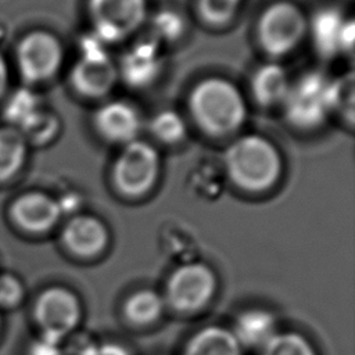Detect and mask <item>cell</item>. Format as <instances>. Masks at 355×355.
<instances>
[{
  "mask_svg": "<svg viewBox=\"0 0 355 355\" xmlns=\"http://www.w3.org/2000/svg\"><path fill=\"white\" fill-rule=\"evenodd\" d=\"M189 108L196 123L212 136L237 132L247 116L245 101L239 87L218 76L202 79L193 87Z\"/></svg>",
  "mask_w": 355,
  "mask_h": 355,
  "instance_id": "cell-1",
  "label": "cell"
},
{
  "mask_svg": "<svg viewBox=\"0 0 355 355\" xmlns=\"http://www.w3.org/2000/svg\"><path fill=\"white\" fill-rule=\"evenodd\" d=\"M225 169L230 180L245 191H265L282 175V157L275 144L261 135L237 137L225 151Z\"/></svg>",
  "mask_w": 355,
  "mask_h": 355,
  "instance_id": "cell-2",
  "label": "cell"
},
{
  "mask_svg": "<svg viewBox=\"0 0 355 355\" xmlns=\"http://www.w3.org/2000/svg\"><path fill=\"white\" fill-rule=\"evenodd\" d=\"M336 94L337 80L320 71H308L291 80L282 107L291 125L313 129L336 111Z\"/></svg>",
  "mask_w": 355,
  "mask_h": 355,
  "instance_id": "cell-3",
  "label": "cell"
},
{
  "mask_svg": "<svg viewBox=\"0 0 355 355\" xmlns=\"http://www.w3.org/2000/svg\"><path fill=\"white\" fill-rule=\"evenodd\" d=\"M31 315L39 336L65 343L80 320V301L72 290L64 286H50L35 297Z\"/></svg>",
  "mask_w": 355,
  "mask_h": 355,
  "instance_id": "cell-4",
  "label": "cell"
},
{
  "mask_svg": "<svg viewBox=\"0 0 355 355\" xmlns=\"http://www.w3.org/2000/svg\"><path fill=\"white\" fill-rule=\"evenodd\" d=\"M308 21L301 8L290 1H276L263 10L257 25V37L272 57L291 53L305 37Z\"/></svg>",
  "mask_w": 355,
  "mask_h": 355,
  "instance_id": "cell-5",
  "label": "cell"
},
{
  "mask_svg": "<svg viewBox=\"0 0 355 355\" xmlns=\"http://www.w3.org/2000/svg\"><path fill=\"white\" fill-rule=\"evenodd\" d=\"M159 165V155L155 147L136 139L122 146L121 153L115 158L112 183L126 197H141L155 184Z\"/></svg>",
  "mask_w": 355,
  "mask_h": 355,
  "instance_id": "cell-6",
  "label": "cell"
},
{
  "mask_svg": "<svg viewBox=\"0 0 355 355\" xmlns=\"http://www.w3.org/2000/svg\"><path fill=\"white\" fill-rule=\"evenodd\" d=\"M107 46L93 32L80 40V55L71 69V83L79 94L101 98L115 86L118 71L105 50Z\"/></svg>",
  "mask_w": 355,
  "mask_h": 355,
  "instance_id": "cell-7",
  "label": "cell"
},
{
  "mask_svg": "<svg viewBox=\"0 0 355 355\" xmlns=\"http://www.w3.org/2000/svg\"><path fill=\"white\" fill-rule=\"evenodd\" d=\"M64 49L55 35L47 31L28 32L17 44L15 62L24 82L36 85L51 79L61 68Z\"/></svg>",
  "mask_w": 355,
  "mask_h": 355,
  "instance_id": "cell-8",
  "label": "cell"
},
{
  "mask_svg": "<svg viewBox=\"0 0 355 355\" xmlns=\"http://www.w3.org/2000/svg\"><path fill=\"white\" fill-rule=\"evenodd\" d=\"M93 33L114 44L136 32L146 19L147 0H89Z\"/></svg>",
  "mask_w": 355,
  "mask_h": 355,
  "instance_id": "cell-9",
  "label": "cell"
},
{
  "mask_svg": "<svg viewBox=\"0 0 355 355\" xmlns=\"http://www.w3.org/2000/svg\"><path fill=\"white\" fill-rule=\"evenodd\" d=\"M216 276L202 262L189 261L179 265L166 283V301L183 313H193L204 308L214 297Z\"/></svg>",
  "mask_w": 355,
  "mask_h": 355,
  "instance_id": "cell-10",
  "label": "cell"
},
{
  "mask_svg": "<svg viewBox=\"0 0 355 355\" xmlns=\"http://www.w3.org/2000/svg\"><path fill=\"white\" fill-rule=\"evenodd\" d=\"M7 216L22 234L42 236L55 227L62 214L54 197L35 190L17 196L8 205Z\"/></svg>",
  "mask_w": 355,
  "mask_h": 355,
  "instance_id": "cell-11",
  "label": "cell"
},
{
  "mask_svg": "<svg viewBox=\"0 0 355 355\" xmlns=\"http://www.w3.org/2000/svg\"><path fill=\"white\" fill-rule=\"evenodd\" d=\"M312 43L322 57H336L352 49L354 22L334 7L316 11L308 22Z\"/></svg>",
  "mask_w": 355,
  "mask_h": 355,
  "instance_id": "cell-12",
  "label": "cell"
},
{
  "mask_svg": "<svg viewBox=\"0 0 355 355\" xmlns=\"http://www.w3.org/2000/svg\"><path fill=\"white\" fill-rule=\"evenodd\" d=\"M141 122L139 110L126 100L105 101L93 115L97 133L104 140L122 146L137 139Z\"/></svg>",
  "mask_w": 355,
  "mask_h": 355,
  "instance_id": "cell-13",
  "label": "cell"
},
{
  "mask_svg": "<svg viewBox=\"0 0 355 355\" xmlns=\"http://www.w3.org/2000/svg\"><path fill=\"white\" fill-rule=\"evenodd\" d=\"M110 240L107 226L96 216L72 215L61 229V245L73 257L93 258L100 255Z\"/></svg>",
  "mask_w": 355,
  "mask_h": 355,
  "instance_id": "cell-14",
  "label": "cell"
},
{
  "mask_svg": "<svg viewBox=\"0 0 355 355\" xmlns=\"http://www.w3.org/2000/svg\"><path fill=\"white\" fill-rule=\"evenodd\" d=\"M162 68L161 44L147 37L133 43L116 65L118 78L126 85L141 89L151 85Z\"/></svg>",
  "mask_w": 355,
  "mask_h": 355,
  "instance_id": "cell-15",
  "label": "cell"
},
{
  "mask_svg": "<svg viewBox=\"0 0 355 355\" xmlns=\"http://www.w3.org/2000/svg\"><path fill=\"white\" fill-rule=\"evenodd\" d=\"M232 333L243 349H261L276 333V316L262 308L240 312L232 326Z\"/></svg>",
  "mask_w": 355,
  "mask_h": 355,
  "instance_id": "cell-16",
  "label": "cell"
},
{
  "mask_svg": "<svg viewBox=\"0 0 355 355\" xmlns=\"http://www.w3.org/2000/svg\"><path fill=\"white\" fill-rule=\"evenodd\" d=\"M291 80L287 71L276 62L261 65L251 78V92L258 104L263 107L282 105Z\"/></svg>",
  "mask_w": 355,
  "mask_h": 355,
  "instance_id": "cell-17",
  "label": "cell"
},
{
  "mask_svg": "<svg viewBox=\"0 0 355 355\" xmlns=\"http://www.w3.org/2000/svg\"><path fill=\"white\" fill-rule=\"evenodd\" d=\"M182 355H243L230 329L214 324L197 330L186 343Z\"/></svg>",
  "mask_w": 355,
  "mask_h": 355,
  "instance_id": "cell-18",
  "label": "cell"
},
{
  "mask_svg": "<svg viewBox=\"0 0 355 355\" xmlns=\"http://www.w3.org/2000/svg\"><path fill=\"white\" fill-rule=\"evenodd\" d=\"M28 154L24 135L12 126L0 128V183L12 179L22 168Z\"/></svg>",
  "mask_w": 355,
  "mask_h": 355,
  "instance_id": "cell-19",
  "label": "cell"
},
{
  "mask_svg": "<svg viewBox=\"0 0 355 355\" xmlns=\"http://www.w3.org/2000/svg\"><path fill=\"white\" fill-rule=\"evenodd\" d=\"M165 306V300L161 294L151 288H140L132 293L123 304L125 318L135 324L144 326L157 322Z\"/></svg>",
  "mask_w": 355,
  "mask_h": 355,
  "instance_id": "cell-20",
  "label": "cell"
},
{
  "mask_svg": "<svg viewBox=\"0 0 355 355\" xmlns=\"http://www.w3.org/2000/svg\"><path fill=\"white\" fill-rule=\"evenodd\" d=\"M148 129L157 140L165 144L180 143L187 133V126L183 116L175 110H162L157 112L150 119Z\"/></svg>",
  "mask_w": 355,
  "mask_h": 355,
  "instance_id": "cell-21",
  "label": "cell"
},
{
  "mask_svg": "<svg viewBox=\"0 0 355 355\" xmlns=\"http://www.w3.org/2000/svg\"><path fill=\"white\" fill-rule=\"evenodd\" d=\"M40 110L39 98L28 89L14 92L4 107V118L8 126L19 129Z\"/></svg>",
  "mask_w": 355,
  "mask_h": 355,
  "instance_id": "cell-22",
  "label": "cell"
},
{
  "mask_svg": "<svg viewBox=\"0 0 355 355\" xmlns=\"http://www.w3.org/2000/svg\"><path fill=\"white\" fill-rule=\"evenodd\" d=\"M259 355H318L306 337L295 331L276 333L261 349Z\"/></svg>",
  "mask_w": 355,
  "mask_h": 355,
  "instance_id": "cell-23",
  "label": "cell"
},
{
  "mask_svg": "<svg viewBox=\"0 0 355 355\" xmlns=\"http://www.w3.org/2000/svg\"><path fill=\"white\" fill-rule=\"evenodd\" d=\"M58 128H60V121L55 116V114L40 108L18 130L24 135L28 144L42 146L50 141L57 135Z\"/></svg>",
  "mask_w": 355,
  "mask_h": 355,
  "instance_id": "cell-24",
  "label": "cell"
},
{
  "mask_svg": "<svg viewBox=\"0 0 355 355\" xmlns=\"http://www.w3.org/2000/svg\"><path fill=\"white\" fill-rule=\"evenodd\" d=\"M184 21L173 10H161L151 19V39L157 43L173 42L183 35Z\"/></svg>",
  "mask_w": 355,
  "mask_h": 355,
  "instance_id": "cell-25",
  "label": "cell"
},
{
  "mask_svg": "<svg viewBox=\"0 0 355 355\" xmlns=\"http://www.w3.org/2000/svg\"><path fill=\"white\" fill-rule=\"evenodd\" d=\"M26 298L24 280L14 272H0V312H12L18 309Z\"/></svg>",
  "mask_w": 355,
  "mask_h": 355,
  "instance_id": "cell-26",
  "label": "cell"
},
{
  "mask_svg": "<svg viewBox=\"0 0 355 355\" xmlns=\"http://www.w3.org/2000/svg\"><path fill=\"white\" fill-rule=\"evenodd\" d=\"M243 0H197L200 17L211 25L227 24L237 12Z\"/></svg>",
  "mask_w": 355,
  "mask_h": 355,
  "instance_id": "cell-27",
  "label": "cell"
},
{
  "mask_svg": "<svg viewBox=\"0 0 355 355\" xmlns=\"http://www.w3.org/2000/svg\"><path fill=\"white\" fill-rule=\"evenodd\" d=\"M79 355H130V352L126 347H123L119 343L100 341L93 337L83 347Z\"/></svg>",
  "mask_w": 355,
  "mask_h": 355,
  "instance_id": "cell-28",
  "label": "cell"
},
{
  "mask_svg": "<svg viewBox=\"0 0 355 355\" xmlns=\"http://www.w3.org/2000/svg\"><path fill=\"white\" fill-rule=\"evenodd\" d=\"M26 355H65L64 343L37 336L28 347Z\"/></svg>",
  "mask_w": 355,
  "mask_h": 355,
  "instance_id": "cell-29",
  "label": "cell"
},
{
  "mask_svg": "<svg viewBox=\"0 0 355 355\" xmlns=\"http://www.w3.org/2000/svg\"><path fill=\"white\" fill-rule=\"evenodd\" d=\"M7 87H8V67L3 54L0 53V98L7 92Z\"/></svg>",
  "mask_w": 355,
  "mask_h": 355,
  "instance_id": "cell-30",
  "label": "cell"
},
{
  "mask_svg": "<svg viewBox=\"0 0 355 355\" xmlns=\"http://www.w3.org/2000/svg\"><path fill=\"white\" fill-rule=\"evenodd\" d=\"M1 330H3V313L0 312V334H1Z\"/></svg>",
  "mask_w": 355,
  "mask_h": 355,
  "instance_id": "cell-31",
  "label": "cell"
}]
</instances>
